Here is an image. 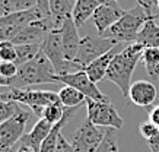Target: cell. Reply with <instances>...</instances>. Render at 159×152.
<instances>
[{"instance_id": "obj_1", "label": "cell", "mask_w": 159, "mask_h": 152, "mask_svg": "<svg viewBox=\"0 0 159 152\" xmlns=\"http://www.w3.org/2000/svg\"><path fill=\"white\" fill-rule=\"evenodd\" d=\"M143 51H145V45L139 44V43H130L120 53H117V56L108 67L105 79L120 88L123 97H129V91L133 84L131 76H133V72L139 60H142Z\"/></svg>"}, {"instance_id": "obj_2", "label": "cell", "mask_w": 159, "mask_h": 152, "mask_svg": "<svg viewBox=\"0 0 159 152\" xmlns=\"http://www.w3.org/2000/svg\"><path fill=\"white\" fill-rule=\"evenodd\" d=\"M56 69L50 59L45 56L43 48L34 59L28 63L22 64L18 67V73L13 78L7 79V88H18L26 89L31 85H41V84H56Z\"/></svg>"}, {"instance_id": "obj_3", "label": "cell", "mask_w": 159, "mask_h": 152, "mask_svg": "<svg viewBox=\"0 0 159 152\" xmlns=\"http://www.w3.org/2000/svg\"><path fill=\"white\" fill-rule=\"evenodd\" d=\"M150 18H156V16H150L142 6L137 5L130 10H125L124 15L107 31L104 37L117 39L118 43H123V44L136 43L137 34Z\"/></svg>"}, {"instance_id": "obj_4", "label": "cell", "mask_w": 159, "mask_h": 152, "mask_svg": "<svg viewBox=\"0 0 159 152\" xmlns=\"http://www.w3.org/2000/svg\"><path fill=\"white\" fill-rule=\"evenodd\" d=\"M0 99L6 101H15V103L24 104L31 108V111L43 117L44 110L54 103H58V92L53 91H32V89H18V88H9L6 94H0Z\"/></svg>"}, {"instance_id": "obj_5", "label": "cell", "mask_w": 159, "mask_h": 152, "mask_svg": "<svg viewBox=\"0 0 159 152\" xmlns=\"http://www.w3.org/2000/svg\"><path fill=\"white\" fill-rule=\"evenodd\" d=\"M41 48L45 53V56L50 59V62L53 63L56 73L57 75H67L73 73L77 70H82L76 62H70L66 59L64 56V47H63V35L61 30H53L45 35Z\"/></svg>"}, {"instance_id": "obj_6", "label": "cell", "mask_w": 159, "mask_h": 152, "mask_svg": "<svg viewBox=\"0 0 159 152\" xmlns=\"http://www.w3.org/2000/svg\"><path fill=\"white\" fill-rule=\"evenodd\" d=\"M118 44H123V43H118L117 39L108 38V37H104V35H98V37L85 35L80 39L79 51H77V56H76V59H75V62L80 67L85 69L93 60H97L98 57L104 56L105 53H108L110 50H112Z\"/></svg>"}, {"instance_id": "obj_7", "label": "cell", "mask_w": 159, "mask_h": 152, "mask_svg": "<svg viewBox=\"0 0 159 152\" xmlns=\"http://www.w3.org/2000/svg\"><path fill=\"white\" fill-rule=\"evenodd\" d=\"M31 118V113L24 110L19 105L18 111L0 124V148L2 152H10L16 143L20 142V139L25 135L26 123Z\"/></svg>"}, {"instance_id": "obj_8", "label": "cell", "mask_w": 159, "mask_h": 152, "mask_svg": "<svg viewBox=\"0 0 159 152\" xmlns=\"http://www.w3.org/2000/svg\"><path fill=\"white\" fill-rule=\"evenodd\" d=\"M88 118L98 127H112L118 130L123 129L124 122L116 107L111 101H95V99H86Z\"/></svg>"}, {"instance_id": "obj_9", "label": "cell", "mask_w": 159, "mask_h": 152, "mask_svg": "<svg viewBox=\"0 0 159 152\" xmlns=\"http://www.w3.org/2000/svg\"><path fill=\"white\" fill-rule=\"evenodd\" d=\"M56 82L57 85H69L76 88L77 91H80L82 94L86 95V98L95 99V101H110V98L104 95L99 91V88L97 86L95 82H92V79L88 76V73L85 70H77L73 73L67 75H56Z\"/></svg>"}, {"instance_id": "obj_10", "label": "cell", "mask_w": 159, "mask_h": 152, "mask_svg": "<svg viewBox=\"0 0 159 152\" xmlns=\"http://www.w3.org/2000/svg\"><path fill=\"white\" fill-rule=\"evenodd\" d=\"M104 135L105 133H102L97 124H93L89 118H86L73 133L70 143L75 152H95L101 145Z\"/></svg>"}, {"instance_id": "obj_11", "label": "cell", "mask_w": 159, "mask_h": 152, "mask_svg": "<svg viewBox=\"0 0 159 152\" xmlns=\"http://www.w3.org/2000/svg\"><path fill=\"white\" fill-rule=\"evenodd\" d=\"M158 97L156 86L152 81H136L129 91V98L134 105L142 108H149Z\"/></svg>"}, {"instance_id": "obj_12", "label": "cell", "mask_w": 159, "mask_h": 152, "mask_svg": "<svg viewBox=\"0 0 159 152\" xmlns=\"http://www.w3.org/2000/svg\"><path fill=\"white\" fill-rule=\"evenodd\" d=\"M125 13V10H123L120 6H104L99 5L95 13L92 16L93 24L97 26L99 35H104L107 31L110 30L117 21Z\"/></svg>"}, {"instance_id": "obj_13", "label": "cell", "mask_w": 159, "mask_h": 152, "mask_svg": "<svg viewBox=\"0 0 159 152\" xmlns=\"http://www.w3.org/2000/svg\"><path fill=\"white\" fill-rule=\"evenodd\" d=\"M61 35H63V47H64V56L70 62H75L80 45V37L77 34V26L75 24L73 18H67L63 22L61 26Z\"/></svg>"}, {"instance_id": "obj_14", "label": "cell", "mask_w": 159, "mask_h": 152, "mask_svg": "<svg viewBox=\"0 0 159 152\" xmlns=\"http://www.w3.org/2000/svg\"><path fill=\"white\" fill-rule=\"evenodd\" d=\"M53 123L48 122L47 118L41 117L38 122L35 123V126L32 127V130L29 133H25L24 137L20 139V142L22 145H26V146L32 148L35 152H39L41 149V143L44 142V139L48 136V133L51 132V129H53Z\"/></svg>"}, {"instance_id": "obj_15", "label": "cell", "mask_w": 159, "mask_h": 152, "mask_svg": "<svg viewBox=\"0 0 159 152\" xmlns=\"http://www.w3.org/2000/svg\"><path fill=\"white\" fill-rule=\"evenodd\" d=\"M118 47H121V44L116 45L112 50H110L108 53H105L104 56H101V57H98L97 60H93L91 64H88L86 67L83 69V70L88 73V76L92 79V82L97 84V82L102 81V79H105L111 62L114 60L117 53H120V51H118Z\"/></svg>"}, {"instance_id": "obj_16", "label": "cell", "mask_w": 159, "mask_h": 152, "mask_svg": "<svg viewBox=\"0 0 159 152\" xmlns=\"http://www.w3.org/2000/svg\"><path fill=\"white\" fill-rule=\"evenodd\" d=\"M76 0H50V13L53 16L57 30H61L63 22L72 18Z\"/></svg>"}, {"instance_id": "obj_17", "label": "cell", "mask_w": 159, "mask_h": 152, "mask_svg": "<svg viewBox=\"0 0 159 152\" xmlns=\"http://www.w3.org/2000/svg\"><path fill=\"white\" fill-rule=\"evenodd\" d=\"M136 43L145 45L146 47H155L159 48V24H158V18H150L143 28L140 30V32L137 34Z\"/></svg>"}, {"instance_id": "obj_18", "label": "cell", "mask_w": 159, "mask_h": 152, "mask_svg": "<svg viewBox=\"0 0 159 152\" xmlns=\"http://www.w3.org/2000/svg\"><path fill=\"white\" fill-rule=\"evenodd\" d=\"M98 7H99V0H76L72 18L77 28L83 26L85 22L93 16Z\"/></svg>"}, {"instance_id": "obj_19", "label": "cell", "mask_w": 159, "mask_h": 152, "mask_svg": "<svg viewBox=\"0 0 159 152\" xmlns=\"http://www.w3.org/2000/svg\"><path fill=\"white\" fill-rule=\"evenodd\" d=\"M58 98H60V103L66 108L80 107L82 104L86 103V99H88L85 94L77 91L73 86H69V85H63V88L58 92Z\"/></svg>"}, {"instance_id": "obj_20", "label": "cell", "mask_w": 159, "mask_h": 152, "mask_svg": "<svg viewBox=\"0 0 159 152\" xmlns=\"http://www.w3.org/2000/svg\"><path fill=\"white\" fill-rule=\"evenodd\" d=\"M143 64H145L146 73L149 75L152 82L159 79V48L155 47H146L142 56Z\"/></svg>"}, {"instance_id": "obj_21", "label": "cell", "mask_w": 159, "mask_h": 152, "mask_svg": "<svg viewBox=\"0 0 159 152\" xmlns=\"http://www.w3.org/2000/svg\"><path fill=\"white\" fill-rule=\"evenodd\" d=\"M41 50V45L39 44H19L16 45V51H18V59L15 63L18 66H22V64L28 63L34 59L35 56L39 53Z\"/></svg>"}, {"instance_id": "obj_22", "label": "cell", "mask_w": 159, "mask_h": 152, "mask_svg": "<svg viewBox=\"0 0 159 152\" xmlns=\"http://www.w3.org/2000/svg\"><path fill=\"white\" fill-rule=\"evenodd\" d=\"M95 152H118L117 148V137H116V129L108 127L107 129L104 139H102L101 145L98 146Z\"/></svg>"}, {"instance_id": "obj_23", "label": "cell", "mask_w": 159, "mask_h": 152, "mask_svg": "<svg viewBox=\"0 0 159 152\" xmlns=\"http://www.w3.org/2000/svg\"><path fill=\"white\" fill-rule=\"evenodd\" d=\"M64 113H66V107L58 101V103H54V104H51V105H48V107L44 110L43 117L47 118V120L51 122L53 124H56V123L60 122V120L63 118Z\"/></svg>"}, {"instance_id": "obj_24", "label": "cell", "mask_w": 159, "mask_h": 152, "mask_svg": "<svg viewBox=\"0 0 159 152\" xmlns=\"http://www.w3.org/2000/svg\"><path fill=\"white\" fill-rule=\"evenodd\" d=\"M18 51L16 45L10 41H2L0 43V62H16Z\"/></svg>"}, {"instance_id": "obj_25", "label": "cell", "mask_w": 159, "mask_h": 152, "mask_svg": "<svg viewBox=\"0 0 159 152\" xmlns=\"http://www.w3.org/2000/svg\"><path fill=\"white\" fill-rule=\"evenodd\" d=\"M38 6V0H7L9 13L13 12H24V10L34 9Z\"/></svg>"}, {"instance_id": "obj_26", "label": "cell", "mask_w": 159, "mask_h": 152, "mask_svg": "<svg viewBox=\"0 0 159 152\" xmlns=\"http://www.w3.org/2000/svg\"><path fill=\"white\" fill-rule=\"evenodd\" d=\"M19 108V103L15 101H6V99H0V124L6 120H9Z\"/></svg>"}, {"instance_id": "obj_27", "label": "cell", "mask_w": 159, "mask_h": 152, "mask_svg": "<svg viewBox=\"0 0 159 152\" xmlns=\"http://www.w3.org/2000/svg\"><path fill=\"white\" fill-rule=\"evenodd\" d=\"M139 132H140V135H142V136H143L146 140H148V139H150V137L155 136V135L159 132V127L156 126V124H155L153 122L148 120V122H143L142 124H140Z\"/></svg>"}, {"instance_id": "obj_28", "label": "cell", "mask_w": 159, "mask_h": 152, "mask_svg": "<svg viewBox=\"0 0 159 152\" xmlns=\"http://www.w3.org/2000/svg\"><path fill=\"white\" fill-rule=\"evenodd\" d=\"M18 64L13 62H0V75L6 79L13 78L18 73Z\"/></svg>"}, {"instance_id": "obj_29", "label": "cell", "mask_w": 159, "mask_h": 152, "mask_svg": "<svg viewBox=\"0 0 159 152\" xmlns=\"http://www.w3.org/2000/svg\"><path fill=\"white\" fill-rule=\"evenodd\" d=\"M137 5H140L150 16L158 18V0H137Z\"/></svg>"}, {"instance_id": "obj_30", "label": "cell", "mask_w": 159, "mask_h": 152, "mask_svg": "<svg viewBox=\"0 0 159 152\" xmlns=\"http://www.w3.org/2000/svg\"><path fill=\"white\" fill-rule=\"evenodd\" d=\"M56 152H75L72 143L63 136V133L60 135V137H58V143H57V148H56Z\"/></svg>"}, {"instance_id": "obj_31", "label": "cell", "mask_w": 159, "mask_h": 152, "mask_svg": "<svg viewBox=\"0 0 159 152\" xmlns=\"http://www.w3.org/2000/svg\"><path fill=\"white\" fill-rule=\"evenodd\" d=\"M146 143H148L150 152H159V132L156 133L155 136L150 137V139H148Z\"/></svg>"}, {"instance_id": "obj_32", "label": "cell", "mask_w": 159, "mask_h": 152, "mask_svg": "<svg viewBox=\"0 0 159 152\" xmlns=\"http://www.w3.org/2000/svg\"><path fill=\"white\" fill-rule=\"evenodd\" d=\"M149 120H150V122H153L155 124L159 127V105H155L153 108H150Z\"/></svg>"}, {"instance_id": "obj_33", "label": "cell", "mask_w": 159, "mask_h": 152, "mask_svg": "<svg viewBox=\"0 0 159 152\" xmlns=\"http://www.w3.org/2000/svg\"><path fill=\"white\" fill-rule=\"evenodd\" d=\"M38 7L43 10L44 13L51 15V13H50V0H38Z\"/></svg>"}, {"instance_id": "obj_34", "label": "cell", "mask_w": 159, "mask_h": 152, "mask_svg": "<svg viewBox=\"0 0 159 152\" xmlns=\"http://www.w3.org/2000/svg\"><path fill=\"white\" fill-rule=\"evenodd\" d=\"M9 15V7H7V0H0V18Z\"/></svg>"}, {"instance_id": "obj_35", "label": "cell", "mask_w": 159, "mask_h": 152, "mask_svg": "<svg viewBox=\"0 0 159 152\" xmlns=\"http://www.w3.org/2000/svg\"><path fill=\"white\" fill-rule=\"evenodd\" d=\"M99 5L104 6H120L118 0H99Z\"/></svg>"}, {"instance_id": "obj_36", "label": "cell", "mask_w": 159, "mask_h": 152, "mask_svg": "<svg viewBox=\"0 0 159 152\" xmlns=\"http://www.w3.org/2000/svg\"><path fill=\"white\" fill-rule=\"evenodd\" d=\"M16 152H35L32 148L26 146V145H22V143H19V148H18V151Z\"/></svg>"}, {"instance_id": "obj_37", "label": "cell", "mask_w": 159, "mask_h": 152, "mask_svg": "<svg viewBox=\"0 0 159 152\" xmlns=\"http://www.w3.org/2000/svg\"><path fill=\"white\" fill-rule=\"evenodd\" d=\"M9 85V82H7V79L3 78L2 75H0V86H7Z\"/></svg>"}, {"instance_id": "obj_38", "label": "cell", "mask_w": 159, "mask_h": 152, "mask_svg": "<svg viewBox=\"0 0 159 152\" xmlns=\"http://www.w3.org/2000/svg\"><path fill=\"white\" fill-rule=\"evenodd\" d=\"M158 24H159V0H158Z\"/></svg>"}, {"instance_id": "obj_39", "label": "cell", "mask_w": 159, "mask_h": 152, "mask_svg": "<svg viewBox=\"0 0 159 152\" xmlns=\"http://www.w3.org/2000/svg\"><path fill=\"white\" fill-rule=\"evenodd\" d=\"M0 152H2V148H0Z\"/></svg>"}]
</instances>
